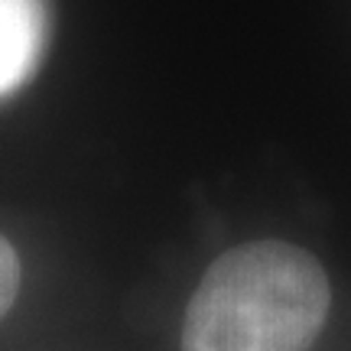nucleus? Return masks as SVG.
I'll return each instance as SVG.
<instances>
[{
	"mask_svg": "<svg viewBox=\"0 0 351 351\" xmlns=\"http://www.w3.org/2000/svg\"><path fill=\"white\" fill-rule=\"evenodd\" d=\"M20 293V257L7 238H0V319L7 315Z\"/></svg>",
	"mask_w": 351,
	"mask_h": 351,
	"instance_id": "7ed1b4c3",
	"label": "nucleus"
},
{
	"mask_svg": "<svg viewBox=\"0 0 351 351\" xmlns=\"http://www.w3.org/2000/svg\"><path fill=\"white\" fill-rule=\"evenodd\" d=\"M332 287L309 251L254 241L205 270L182 322V351H309Z\"/></svg>",
	"mask_w": 351,
	"mask_h": 351,
	"instance_id": "f257e3e1",
	"label": "nucleus"
},
{
	"mask_svg": "<svg viewBox=\"0 0 351 351\" xmlns=\"http://www.w3.org/2000/svg\"><path fill=\"white\" fill-rule=\"evenodd\" d=\"M46 39L43 0H0V95L26 82Z\"/></svg>",
	"mask_w": 351,
	"mask_h": 351,
	"instance_id": "f03ea898",
	"label": "nucleus"
}]
</instances>
